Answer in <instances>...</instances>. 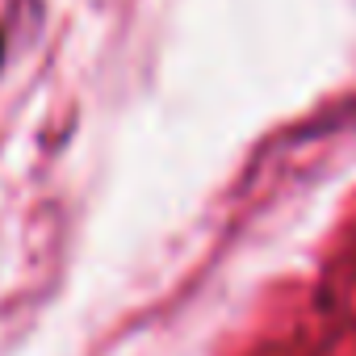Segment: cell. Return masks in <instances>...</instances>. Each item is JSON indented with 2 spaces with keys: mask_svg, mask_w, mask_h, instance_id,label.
<instances>
[{
  "mask_svg": "<svg viewBox=\"0 0 356 356\" xmlns=\"http://www.w3.org/2000/svg\"><path fill=\"white\" fill-rule=\"evenodd\" d=\"M0 59H5V34H0Z\"/></svg>",
  "mask_w": 356,
  "mask_h": 356,
  "instance_id": "cell-1",
  "label": "cell"
}]
</instances>
